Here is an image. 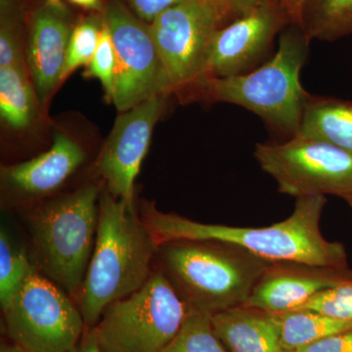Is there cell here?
<instances>
[{"mask_svg": "<svg viewBox=\"0 0 352 352\" xmlns=\"http://www.w3.org/2000/svg\"><path fill=\"white\" fill-rule=\"evenodd\" d=\"M326 203L325 196L298 198L289 217L261 228L201 223L179 214L160 212L150 201L142 204L140 215L159 245L175 239L219 240L271 263L293 261L347 270L344 245L328 241L320 230Z\"/></svg>", "mask_w": 352, "mask_h": 352, "instance_id": "1", "label": "cell"}, {"mask_svg": "<svg viewBox=\"0 0 352 352\" xmlns=\"http://www.w3.org/2000/svg\"><path fill=\"white\" fill-rule=\"evenodd\" d=\"M159 243L138 212L104 189L94 254L78 305L87 328H94L113 302L135 293L151 276Z\"/></svg>", "mask_w": 352, "mask_h": 352, "instance_id": "2", "label": "cell"}, {"mask_svg": "<svg viewBox=\"0 0 352 352\" xmlns=\"http://www.w3.org/2000/svg\"><path fill=\"white\" fill-rule=\"evenodd\" d=\"M155 263L187 307L210 316L244 305L272 263L238 245L205 239L161 243Z\"/></svg>", "mask_w": 352, "mask_h": 352, "instance_id": "3", "label": "cell"}, {"mask_svg": "<svg viewBox=\"0 0 352 352\" xmlns=\"http://www.w3.org/2000/svg\"><path fill=\"white\" fill-rule=\"evenodd\" d=\"M310 41L300 25H286L277 52L266 63L243 75L206 76L195 87L210 100L244 107L273 131L295 138L310 95L300 82Z\"/></svg>", "mask_w": 352, "mask_h": 352, "instance_id": "4", "label": "cell"}, {"mask_svg": "<svg viewBox=\"0 0 352 352\" xmlns=\"http://www.w3.org/2000/svg\"><path fill=\"white\" fill-rule=\"evenodd\" d=\"M100 192L94 184L44 201L25 221L32 264L71 296L78 298L94 254Z\"/></svg>", "mask_w": 352, "mask_h": 352, "instance_id": "5", "label": "cell"}, {"mask_svg": "<svg viewBox=\"0 0 352 352\" xmlns=\"http://www.w3.org/2000/svg\"><path fill=\"white\" fill-rule=\"evenodd\" d=\"M188 307L157 268L142 288L111 303L94 327L104 352H162Z\"/></svg>", "mask_w": 352, "mask_h": 352, "instance_id": "6", "label": "cell"}, {"mask_svg": "<svg viewBox=\"0 0 352 352\" xmlns=\"http://www.w3.org/2000/svg\"><path fill=\"white\" fill-rule=\"evenodd\" d=\"M3 315L11 342L29 352H68L87 328L72 296L34 265Z\"/></svg>", "mask_w": 352, "mask_h": 352, "instance_id": "7", "label": "cell"}, {"mask_svg": "<svg viewBox=\"0 0 352 352\" xmlns=\"http://www.w3.org/2000/svg\"><path fill=\"white\" fill-rule=\"evenodd\" d=\"M254 157L277 183L295 197L352 195V154L323 141L295 136L283 143H258Z\"/></svg>", "mask_w": 352, "mask_h": 352, "instance_id": "8", "label": "cell"}, {"mask_svg": "<svg viewBox=\"0 0 352 352\" xmlns=\"http://www.w3.org/2000/svg\"><path fill=\"white\" fill-rule=\"evenodd\" d=\"M104 21L110 30L116 57L113 103L120 112L171 91L166 67L153 39L150 24L139 19L122 0H107Z\"/></svg>", "mask_w": 352, "mask_h": 352, "instance_id": "9", "label": "cell"}, {"mask_svg": "<svg viewBox=\"0 0 352 352\" xmlns=\"http://www.w3.org/2000/svg\"><path fill=\"white\" fill-rule=\"evenodd\" d=\"M219 18L205 0H186L157 16L150 30L171 85L180 89L207 76Z\"/></svg>", "mask_w": 352, "mask_h": 352, "instance_id": "10", "label": "cell"}, {"mask_svg": "<svg viewBox=\"0 0 352 352\" xmlns=\"http://www.w3.org/2000/svg\"><path fill=\"white\" fill-rule=\"evenodd\" d=\"M164 105V95H157L122 113L97 160L106 189L129 205H135L134 182Z\"/></svg>", "mask_w": 352, "mask_h": 352, "instance_id": "11", "label": "cell"}, {"mask_svg": "<svg viewBox=\"0 0 352 352\" xmlns=\"http://www.w3.org/2000/svg\"><path fill=\"white\" fill-rule=\"evenodd\" d=\"M289 21L267 0L249 13L219 28L210 44L207 76L227 78L254 69L270 52Z\"/></svg>", "mask_w": 352, "mask_h": 352, "instance_id": "12", "label": "cell"}, {"mask_svg": "<svg viewBox=\"0 0 352 352\" xmlns=\"http://www.w3.org/2000/svg\"><path fill=\"white\" fill-rule=\"evenodd\" d=\"M74 27L71 13L64 3H44L30 15L25 63L41 104L63 80Z\"/></svg>", "mask_w": 352, "mask_h": 352, "instance_id": "13", "label": "cell"}, {"mask_svg": "<svg viewBox=\"0 0 352 352\" xmlns=\"http://www.w3.org/2000/svg\"><path fill=\"white\" fill-rule=\"evenodd\" d=\"M351 279L349 268L278 261L268 266L244 305L271 314L298 309L314 296Z\"/></svg>", "mask_w": 352, "mask_h": 352, "instance_id": "14", "label": "cell"}, {"mask_svg": "<svg viewBox=\"0 0 352 352\" xmlns=\"http://www.w3.org/2000/svg\"><path fill=\"white\" fill-rule=\"evenodd\" d=\"M85 160L82 148L57 132L47 151L29 161L1 166L2 188L17 200H36L61 187Z\"/></svg>", "mask_w": 352, "mask_h": 352, "instance_id": "15", "label": "cell"}, {"mask_svg": "<svg viewBox=\"0 0 352 352\" xmlns=\"http://www.w3.org/2000/svg\"><path fill=\"white\" fill-rule=\"evenodd\" d=\"M212 323L228 352H293L282 344L271 312L242 305L212 315Z\"/></svg>", "mask_w": 352, "mask_h": 352, "instance_id": "16", "label": "cell"}, {"mask_svg": "<svg viewBox=\"0 0 352 352\" xmlns=\"http://www.w3.org/2000/svg\"><path fill=\"white\" fill-rule=\"evenodd\" d=\"M296 136L323 141L352 154V102L310 94Z\"/></svg>", "mask_w": 352, "mask_h": 352, "instance_id": "17", "label": "cell"}, {"mask_svg": "<svg viewBox=\"0 0 352 352\" xmlns=\"http://www.w3.org/2000/svg\"><path fill=\"white\" fill-rule=\"evenodd\" d=\"M22 62L0 68V117L14 131L28 129L36 116V89Z\"/></svg>", "mask_w": 352, "mask_h": 352, "instance_id": "18", "label": "cell"}, {"mask_svg": "<svg viewBox=\"0 0 352 352\" xmlns=\"http://www.w3.org/2000/svg\"><path fill=\"white\" fill-rule=\"evenodd\" d=\"M274 315L280 340L289 351L295 352L328 336L352 328V322L311 309L289 310Z\"/></svg>", "mask_w": 352, "mask_h": 352, "instance_id": "19", "label": "cell"}, {"mask_svg": "<svg viewBox=\"0 0 352 352\" xmlns=\"http://www.w3.org/2000/svg\"><path fill=\"white\" fill-rule=\"evenodd\" d=\"M300 27L310 41L352 36V0H307Z\"/></svg>", "mask_w": 352, "mask_h": 352, "instance_id": "20", "label": "cell"}, {"mask_svg": "<svg viewBox=\"0 0 352 352\" xmlns=\"http://www.w3.org/2000/svg\"><path fill=\"white\" fill-rule=\"evenodd\" d=\"M162 352H228L214 332L212 316L188 308L182 327Z\"/></svg>", "mask_w": 352, "mask_h": 352, "instance_id": "21", "label": "cell"}, {"mask_svg": "<svg viewBox=\"0 0 352 352\" xmlns=\"http://www.w3.org/2000/svg\"><path fill=\"white\" fill-rule=\"evenodd\" d=\"M34 264L27 252L14 244L4 227L0 230V305L6 311Z\"/></svg>", "mask_w": 352, "mask_h": 352, "instance_id": "22", "label": "cell"}, {"mask_svg": "<svg viewBox=\"0 0 352 352\" xmlns=\"http://www.w3.org/2000/svg\"><path fill=\"white\" fill-rule=\"evenodd\" d=\"M23 0H0V68L25 61Z\"/></svg>", "mask_w": 352, "mask_h": 352, "instance_id": "23", "label": "cell"}, {"mask_svg": "<svg viewBox=\"0 0 352 352\" xmlns=\"http://www.w3.org/2000/svg\"><path fill=\"white\" fill-rule=\"evenodd\" d=\"M103 14H94L76 23L69 39L63 80L80 66H87L100 41Z\"/></svg>", "mask_w": 352, "mask_h": 352, "instance_id": "24", "label": "cell"}, {"mask_svg": "<svg viewBox=\"0 0 352 352\" xmlns=\"http://www.w3.org/2000/svg\"><path fill=\"white\" fill-rule=\"evenodd\" d=\"M116 69H117V57H116L115 45H113L110 30L104 21L98 47L87 65L85 75L100 80L108 98L112 99L113 87H115Z\"/></svg>", "mask_w": 352, "mask_h": 352, "instance_id": "25", "label": "cell"}, {"mask_svg": "<svg viewBox=\"0 0 352 352\" xmlns=\"http://www.w3.org/2000/svg\"><path fill=\"white\" fill-rule=\"evenodd\" d=\"M298 309L315 310L352 322V279L314 296Z\"/></svg>", "mask_w": 352, "mask_h": 352, "instance_id": "26", "label": "cell"}, {"mask_svg": "<svg viewBox=\"0 0 352 352\" xmlns=\"http://www.w3.org/2000/svg\"><path fill=\"white\" fill-rule=\"evenodd\" d=\"M214 9L220 28L233 22L267 0H205Z\"/></svg>", "mask_w": 352, "mask_h": 352, "instance_id": "27", "label": "cell"}, {"mask_svg": "<svg viewBox=\"0 0 352 352\" xmlns=\"http://www.w3.org/2000/svg\"><path fill=\"white\" fill-rule=\"evenodd\" d=\"M139 19L151 24L153 20L166 9L186 0H122Z\"/></svg>", "mask_w": 352, "mask_h": 352, "instance_id": "28", "label": "cell"}, {"mask_svg": "<svg viewBox=\"0 0 352 352\" xmlns=\"http://www.w3.org/2000/svg\"><path fill=\"white\" fill-rule=\"evenodd\" d=\"M295 352H352V328L328 336Z\"/></svg>", "mask_w": 352, "mask_h": 352, "instance_id": "29", "label": "cell"}, {"mask_svg": "<svg viewBox=\"0 0 352 352\" xmlns=\"http://www.w3.org/2000/svg\"><path fill=\"white\" fill-rule=\"evenodd\" d=\"M284 13L289 25L302 24V16L307 0H270Z\"/></svg>", "mask_w": 352, "mask_h": 352, "instance_id": "30", "label": "cell"}, {"mask_svg": "<svg viewBox=\"0 0 352 352\" xmlns=\"http://www.w3.org/2000/svg\"><path fill=\"white\" fill-rule=\"evenodd\" d=\"M68 352H104L99 346L94 328L85 329L82 337L71 351Z\"/></svg>", "mask_w": 352, "mask_h": 352, "instance_id": "31", "label": "cell"}, {"mask_svg": "<svg viewBox=\"0 0 352 352\" xmlns=\"http://www.w3.org/2000/svg\"><path fill=\"white\" fill-rule=\"evenodd\" d=\"M69 1L76 6L87 9V10L103 13L104 3L102 2V0H69Z\"/></svg>", "mask_w": 352, "mask_h": 352, "instance_id": "32", "label": "cell"}, {"mask_svg": "<svg viewBox=\"0 0 352 352\" xmlns=\"http://www.w3.org/2000/svg\"><path fill=\"white\" fill-rule=\"evenodd\" d=\"M0 352H29L22 347L13 344V342H2L1 347H0Z\"/></svg>", "mask_w": 352, "mask_h": 352, "instance_id": "33", "label": "cell"}, {"mask_svg": "<svg viewBox=\"0 0 352 352\" xmlns=\"http://www.w3.org/2000/svg\"><path fill=\"white\" fill-rule=\"evenodd\" d=\"M45 3L51 4V6H61L63 2L61 0H45Z\"/></svg>", "mask_w": 352, "mask_h": 352, "instance_id": "34", "label": "cell"}, {"mask_svg": "<svg viewBox=\"0 0 352 352\" xmlns=\"http://www.w3.org/2000/svg\"><path fill=\"white\" fill-rule=\"evenodd\" d=\"M344 199L346 201V203L349 204V207H351L352 210V195L347 196Z\"/></svg>", "mask_w": 352, "mask_h": 352, "instance_id": "35", "label": "cell"}]
</instances>
